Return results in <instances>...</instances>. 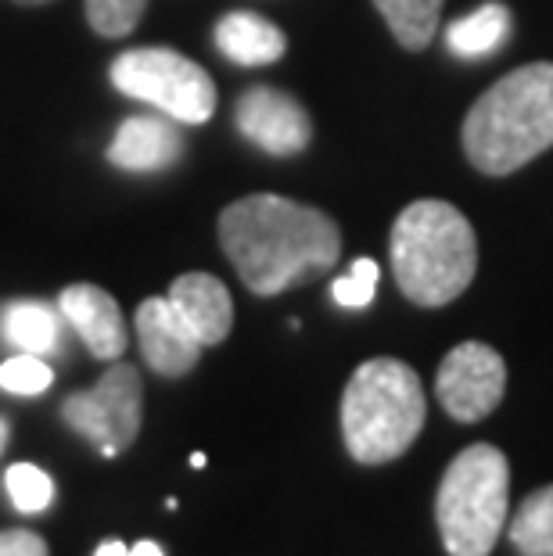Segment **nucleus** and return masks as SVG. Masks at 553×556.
Listing matches in <instances>:
<instances>
[{
	"mask_svg": "<svg viewBox=\"0 0 553 556\" xmlns=\"http://www.w3.org/2000/svg\"><path fill=\"white\" fill-rule=\"evenodd\" d=\"M219 248L252 294L299 288L335 269L341 230L327 212L285 194H249L219 212Z\"/></svg>",
	"mask_w": 553,
	"mask_h": 556,
	"instance_id": "nucleus-1",
	"label": "nucleus"
},
{
	"mask_svg": "<svg viewBox=\"0 0 553 556\" xmlns=\"http://www.w3.org/2000/svg\"><path fill=\"white\" fill-rule=\"evenodd\" d=\"M464 155L481 176H511L553 148V62H532L497 79L470 104Z\"/></svg>",
	"mask_w": 553,
	"mask_h": 556,
	"instance_id": "nucleus-2",
	"label": "nucleus"
},
{
	"mask_svg": "<svg viewBox=\"0 0 553 556\" xmlns=\"http://www.w3.org/2000/svg\"><path fill=\"white\" fill-rule=\"evenodd\" d=\"M392 274L406 302L442 309L478 274V238L470 219L442 198H420L392 223Z\"/></svg>",
	"mask_w": 553,
	"mask_h": 556,
	"instance_id": "nucleus-3",
	"label": "nucleus"
},
{
	"mask_svg": "<svg viewBox=\"0 0 553 556\" xmlns=\"http://www.w3.org/2000/svg\"><path fill=\"white\" fill-rule=\"evenodd\" d=\"M428 417L425 384L403 359H367L341 392V438L363 467L392 464L417 442Z\"/></svg>",
	"mask_w": 553,
	"mask_h": 556,
	"instance_id": "nucleus-4",
	"label": "nucleus"
},
{
	"mask_svg": "<svg viewBox=\"0 0 553 556\" xmlns=\"http://www.w3.org/2000/svg\"><path fill=\"white\" fill-rule=\"evenodd\" d=\"M511 503V464L497 445H467L445 467L435 520H439L442 546L450 556H489L507 525Z\"/></svg>",
	"mask_w": 553,
	"mask_h": 556,
	"instance_id": "nucleus-5",
	"label": "nucleus"
},
{
	"mask_svg": "<svg viewBox=\"0 0 553 556\" xmlns=\"http://www.w3.org/2000/svg\"><path fill=\"white\" fill-rule=\"evenodd\" d=\"M115 90L144 101L173 123L202 126L216 112V83L202 65L173 47H134L112 62Z\"/></svg>",
	"mask_w": 553,
	"mask_h": 556,
	"instance_id": "nucleus-6",
	"label": "nucleus"
},
{
	"mask_svg": "<svg viewBox=\"0 0 553 556\" xmlns=\"http://www.w3.org/2000/svg\"><path fill=\"white\" fill-rule=\"evenodd\" d=\"M144 417V388L137 366L115 363L90 392H76L62 402V420L76 434L101 448V456H120L134 445Z\"/></svg>",
	"mask_w": 553,
	"mask_h": 556,
	"instance_id": "nucleus-7",
	"label": "nucleus"
},
{
	"mask_svg": "<svg viewBox=\"0 0 553 556\" xmlns=\"http://www.w3.org/2000/svg\"><path fill=\"white\" fill-rule=\"evenodd\" d=\"M507 392V363L486 341H461L445 352L435 377V395L442 409L461 424L486 420Z\"/></svg>",
	"mask_w": 553,
	"mask_h": 556,
	"instance_id": "nucleus-8",
	"label": "nucleus"
},
{
	"mask_svg": "<svg viewBox=\"0 0 553 556\" xmlns=\"http://www.w3.org/2000/svg\"><path fill=\"white\" fill-rule=\"evenodd\" d=\"M234 123L244 140L274 159L302 155L313 140L310 112L277 87H252L234 104Z\"/></svg>",
	"mask_w": 553,
	"mask_h": 556,
	"instance_id": "nucleus-9",
	"label": "nucleus"
},
{
	"mask_svg": "<svg viewBox=\"0 0 553 556\" xmlns=\"http://www.w3.org/2000/svg\"><path fill=\"white\" fill-rule=\"evenodd\" d=\"M137 338L144 363L159 377H184L202 359V341L191 334L169 299H144L137 305Z\"/></svg>",
	"mask_w": 553,
	"mask_h": 556,
	"instance_id": "nucleus-10",
	"label": "nucleus"
},
{
	"mask_svg": "<svg viewBox=\"0 0 553 556\" xmlns=\"http://www.w3.org/2000/svg\"><path fill=\"white\" fill-rule=\"evenodd\" d=\"M58 313H62L79 341L87 345L93 359H120L126 352V319L120 302L98 283H68L58 294Z\"/></svg>",
	"mask_w": 553,
	"mask_h": 556,
	"instance_id": "nucleus-11",
	"label": "nucleus"
},
{
	"mask_svg": "<svg viewBox=\"0 0 553 556\" xmlns=\"http://www.w3.org/2000/svg\"><path fill=\"white\" fill-rule=\"evenodd\" d=\"M180 155H184V137L169 115L166 119H159V115H129L115 129L109 144V162L126 173L169 169L173 162H180Z\"/></svg>",
	"mask_w": 553,
	"mask_h": 556,
	"instance_id": "nucleus-12",
	"label": "nucleus"
},
{
	"mask_svg": "<svg viewBox=\"0 0 553 556\" xmlns=\"http://www.w3.org/2000/svg\"><path fill=\"white\" fill-rule=\"evenodd\" d=\"M166 299L205 349L227 341L230 327H234V299H230L227 283H223L219 277L184 274L169 283Z\"/></svg>",
	"mask_w": 553,
	"mask_h": 556,
	"instance_id": "nucleus-13",
	"label": "nucleus"
},
{
	"mask_svg": "<svg viewBox=\"0 0 553 556\" xmlns=\"http://www.w3.org/2000/svg\"><path fill=\"white\" fill-rule=\"evenodd\" d=\"M213 40L227 62L244 68L274 65L288 51V37L280 33V26L255 15V11H230V15H223L216 22Z\"/></svg>",
	"mask_w": 553,
	"mask_h": 556,
	"instance_id": "nucleus-14",
	"label": "nucleus"
},
{
	"mask_svg": "<svg viewBox=\"0 0 553 556\" xmlns=\"http://www.w3.org/2000/svg\"><path fill=\"white\" fill-rule=\"evenodd\" d=\"M0 334L29 356H51L62 349V313L47 302H8L0 313Z\"/></svg>",
	"mask_w": 553,
	"mask_h": 556,
	"instance_id": "nucleus-15",
	"label": "nucleus"
},
{
	"mask_svg": "<svg viewBox=\"0 0 553 556\" xmlns=\"http://www.w3.org/2000/svg\"><path fill=\"white\" fill-rule=\"evenodd\" d=\"M370 4L378 8V15L388 22L395 43L420 54V51H428L435 33H439L445 0H370Z\"/></svg>",
	"mask_w": 553,
	"mask_h": 556,
	"instance_id": "nucleus-16",
	"label": "nucleus"
},
{
	"mask_svg": "<svg viewBox=\"0 0 553 556\" xmlns=\"http://www.w3.org/2000/svg\"><path fill=\"white\" fill-rule=\"evenodd\" d=\"M511 542L521 556H553V484L536 489L511 520Z\"/></svg>",
	"mask_w": 553,
	"mask_h": 556,
	"instance_id": "nucleus-17",
	"label": "nucleus"
},
{
	"mask_svg": "<svg viewBox=\"0 0 553 556\" xmlns=\"http://www.w3.org/2000/svg\"><path fill=\"white\" fill-rule=\"evenodd\" d=\"M507 29H511V11L507 8L481 4L475 15L456 18L450 26V33H445V40H450V47L456 54L478 58V54L497 51V47L503 43V37H507Z\"/></svg>",
	"mask_w": 553,
	"mask_h": 556,
	"instance_id": "nucleus-18",
	"label": "nucleus"
},
{
	"mask_svg": "<svg viewBox=\"0 0 553 556\" xmlns=\"http://www.w3.org/2000/svg\"><path fill=\"white\" fill-rule=\"evenodd\" d=\"M90 29L104 40H123L144 18L148 0H84Z\"/></svg>",
	"mask_w": 553,
	"mask_h": 556,
	"instance_id": "nucleus-19",
	"label": "nucleus"
},
{
	"mask_svg": "<svg viewBox=\"0 0 553 556\" xmlns=\"http://www.w3.org/2000/svg\"><path fill=\"white\" fill-rule=\"evenodd\" d=\"M8 495L22 514H43L54 503V481L33 464H15L8 467Z\"/></svg>",
	"mask_w": 553,
	"mask_h": 556,
	"instance_id": "nucleus-20",
	"label": "nucleus"
},
{
	"mask_svg": "<svg viewBox=\"0 0 553 556\" xmlns=\"http://www.w3.org/2000/svg\"><path fill=\"white\" fill-rule=\"evenodd\" d=\"M51 381H54V370L40 356H29V352L0 363V388L11 395H40L51 388Z\"/></svg>",
	"mask_w": 553,
	"mask_h": 556,
	"instance_id": "nucleus-21",
	"label": "nucleus"
},
{
	"mask_svg": "<svg viewBox=\"0 0 553 556\" xmlns=\"http://www.w3.org/2000/svg\"><path fill=\"white\" fill-rule=\"evenodd\" d=\"M378 280H381L378 263H374V258H356L349 274L335 280L331 294L338 305H345V309H367L374 302V294H378Z\"/></svg>",
	"mask_w": 553,
	"mask_h": 556,
	"instance_id": "nucleus-22",
	"label": "nucleus"
},
{
	"mask_svg": "<svg viewBox=\"0 0 553 556\" xmlns=\"http://www.w3.org/2000/svg\"><path fill=\"white\" fill-rule=\"evenodd\" d=\"M0 556H47V542L26 528L0 531Z\"/></svg>",
	"mask_w": 553,
	"mask_h": 556,
	"instance_id": "nucleus-23",
	"label": "nucleus"
},
{
	"mask_svg": "<svg viewBox=\"0 0 553 556\" xmlns=\"http://www.w3.org/2000/svg\"><path fill=\"white\" fill-rule=\"evenodd\" d=\"M93 556H129V546H123L120 539H109V542H101Z\"/></svg>",
	"mask_w": 553,
	"mask_h": 556,
	"instance_id": "nucleus-24",
	"label": "nucleus"
},
{
	"mask_svg": "<svg viewBox=\"0 0 553 556\" xmlns=\"http://www.w3.org/2000/svg\"><path fill=\"white\" fill-rule=\"evenodd\" d=\"M129 556H166L159 549V542H137L134 549H129Z\"/></svg>",
	"mask_w": 553,
	"mask_h": 556,
	"instance_id": "nucleus-25",
	"label": "nucleus"
},
{
	"mask_svg": "<svg viewBox=\"0 0 553 556\" xmlns=\"http://www.w3.org/2000/svg\"><path fill=\"white\" fill-rule=\"evenodd\" d=\"M8 434H11V428H8V420L0 417V453H4V445H8Z\"/></svg>",
	"mask_w": 553,
	"mask_h": 556,
	"instance_id": "nucleus-26",
	"label": "nucleus"
},
{
	"mask_svg": "<svg viewBox=\"0 0 553 556\" xmlns=\"http://www.w3.org/2000/svg\"><path fill=\"white\" fill-rule=\"evenodd\" d=\"M15 4H22V8H43V4H51V0H15Z\"/></svg>",
	"mask_w": 553,
	"mask_h": 556,
	"instance_id": "nucleus-27",
	"label": "nucleus"
},
{
	"mask_svg": "<svg viewBox=\"0 0 553 556\" xmlns=\"http://www.w3.org/2000/svg\"><path fill=\"white\" fill-rule=\"evenodd\" d=\"M191 467L202 470V467H205V456H202V453H194V456H191Z\"/></svg>",
	"mask_w": 553,
	"mask_h": 556,
	"instance_id": "nucleus-28",
	"label": "nucleus"
}]
</instances>
